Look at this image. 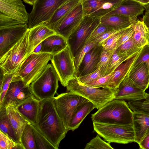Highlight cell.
Masks as SVG:
<instances>
[{"label":"cell","instance_id":"obj_1","mask_svg":"<svg viewBox=\"0 0 149 149\" xmlns=\"http://www.w3.org/2000/svg\"><path fill=\"white\" fill-rule=\"evenodd\" d=\"M35 125L55 149H58L67 132L57 112L53 98L40 101Z\"/></svg>","mask_w":149,"mask_h":149},{"label":"cell","instance_id":"obj_2","mask_svg":"<svg viewBox=\"0 0 149 149\" xmlns=\"http://www.w3.org/2000/svg\"><path fill=\"white\" fill-rule=\"evenodd\" d=\"M133 111L125 100L114 99L91 115L93 122L114 125L132 124Z\"/></svg>","mask_w":149,"mask_h":149},{"label":"cell","instance_id":"obj_3","mask_svg":"<svg viewBox=\"0 0 149 149\" xmlns=\"http://www.w3.org/2000/svg\"><path fill=\"white\" fill-rule=\"evenodd\" d=\"M52 56L51 54L45 52L31 53L14 74L12 81H21L26 86L30 85L44 71Z\"/></svg>","mask_w":149,"mask_h":149},{"label":"cell","instance_id":"obj_4","mask_svg":"<svg viewBox=\"0 0 149 149\" xmlns=\"http://www.w3.org/2000/svg\"><path fill=\"white\" fill-rule=\"evenodd\" d=\"M68 91L81 96L92 102L98 110L115 99L118 89L95 88L81 82L77 76L66 86Z\"/></svg>","mask_w":149,"mask_h":149},{"label":"cell","instance_id":"obj_5","mask_svg":"<svg viewBox=\"0 0 149 149\" xmlns=\"http://www.w3.org/2000/svg\"><path fill=\"white\" fill-rule=\"evenodd\" d=\"M29 15L21 0H0V29L28 24Z\"/></svg>","mask_w":149,"mask_h":149},{"label":"cell","instance_id":"obj_6","mask_svg":"<svg viewBox=\"0 0 149 149\" xmlns=\"http://www.w3.org/2000/svg\"><path fill=\"white\" fill-rule=\"evenodd\" d=\"M58 80L53 66L48 64L40 75L30 84L33 95L40 101L53 98L58 87Z\"/></svg>","mask_w":149,"mask_h":149},{"label":"cell","instance_id":"obj_7","mask_svg":"<svg viewBox=\"0 0 149 149\" xmlns=\"http://www.w3.org/2000/svg\"><path fill=\"white\" fill-rule=\"evenodd\" d=\"M94 131L107 142L127 144L134 142L132 124L114 125L93 122Z\"/></svg>","mask_w":149,"mask_h":149},{"label":"cell","instance_id":"obj_8","mask_svg":"<svg viewBox=\"0 0 149 149\" xmlns=\"http://www.w3.org/2000/svg\"><path fill=\"white\" fill-rule=\"evenodd\" d=\"M29 29L21 39L0 57V68L4 74H14L27 56Z\"/></svg>","mask_w":149,"mask_h":149},{"label":"cell","instance_id":"obj_9","mask_svg":"<svg viewBox=\"0 0 149 149\" xmlns=\"http://www.w3.org/2000/svg\"><path fill=\"white\" fill-rule=\"evenodd\" d=\"M100 18L88 15L84 16L81 22L67 40L73 57L86 43V40L100 23Z\"/></svg>","mask_w":149,"mask_h":149},{"label":"cell","instance_id":"obj_10","mask_svg":"<svg viewBox=\"0 0 149 149\" xmlns=\"http://www.w3.org/2000/svg\"><path fill=\"white\" fill-rule=\"evenodd\" d=\"M68 0H35L29 14V29L47 23L56 10Z\"/></svg>","mask_w":149,"mask_h":149},{"label":"cell","instance_id":"obj_11","mask_svg":"<svg viewBox=\"0 0 149 149\" xmlns=\"http://www.w3.org/2000/svg\"><path fill=\"white\" fill-rule=\"evenodd\" d=\"M51 61L61 84L66 87L68 81L76 76L73 56L69 46L52 55Z\"/></svg>","mask_w":149,"mask_h":149},{"label":"cell","instance_id":"obj_12","mask_svg":"<svg viewBox=\"0 0 149 149\" xmlns=\"http://www.w3.org/2000/svg\"><path fill=\"white\" fill-rule=\"evenodd\" d=\"M57 112L68 132L72 115L77 107L88 100L70 92L61 93L53 98Z\"/></svg>","mask_w":149,"mask_h":149},{"label":"cell","instance_id":"obj_13","mask_svg":"<svg viewBox=\"0 0 149 149\" xmlns=\"http://www.w3.org/2000/svg\"><path fill=\"white\" fill-rule=\"evenodd\" d=\"M32 96L30 85L26 86L21 81H11L0 106H16Z\"/></svg>","mask_w":149,"mask_h":149},{"label":"cell","instance_id":"obj_14","mask_svg":"<svg viewBox=\"0 0 149 149\" xmlns=\"http://www.w3.org/2000/svg\"><path fill=\"white\" fill-rule=\"evenodd\" d=\"M123 0H80L84 17L86 15L101 18L119 5Z\"/></svg>","mask_w":149,"mask_h":149},{"label":"cell","instance_id":"obj_15","mask_svg":"<svg viewBox=\"0 0 149 149\" xmlns=\"http://www.w3.org/2000/svg\"><path fill=\"white\" fill-rule=\"evenodd\" d=\"M83 17L82 6L80 1L54 30L56 33L62 36L67 40L79 25Z\"/></svg>","mask_w":149,"mask_h":149},{"label":"cell","instance_id":"obj_16","mask_svg":"<svg viewBox=\"0 0 149 149\" xmlns=\"http://www.w3.org/2000/svg\"><path fill=\"white\" fill-rule=\"evenodd\" d=\"M28 29L27 24L0 29V57L18 42Z\"/></svg>","mask_w":149,"mask_h":149},{"label":"cell","instance_id":"obj_17","mask_svg":"<svg viewBox=\"0 0 149 149\" xmlns=\"http://www.w3.org/2000/svg\"><path fill=\"white\" fill-rule=\"evenodd\" d=\"M145 93L127 75L120 84L115 99L129 101L144 99Z\"/></svg>","mask_w":149,"mask_h":149},{"label":"cell","instance_id":"obj_18","mask_svg":"<svg viewBox=\"0 0 149 149\" xmlns=\"http://www.w3.org/2000/svg\"><path fill=\"white\" fill-rule=\"evenodd\" d=\"M103 49L102 45H97L86 54L76 74L77 77L91 73L97 69V65Z\"/></svg>","mask_w":149,"mask_h":149},{"label":"cell","instance_id":"obj_19","mask_svg":"<svg viewBox=\"0 0 149 149\" xmlns=\"http://www.w3.org/2000/svg\"><path fill=\"white\" fill-rule=\"evenodd\" d=\"M144 6L135 0H123L120 4L105 16L120 15L137 20L143 13Z\"/></svg>","mask_w":149,"mask_h":149},{"label":"cell","instance_id":"obj_20","mask_svg":"<svg viewBox=\"0 0 149 149\" xmlns=\"http://www.w3.org/2000/svg\"><path fill=\"white\" fill-rule=\"evenodd\" d=\"M29 47L27 56L33 52L39 44L49 36L56 33L55 31L49 28L43 23L29 29Z\"/></svg>","mask_w":149,"mask_h":149},{"label":"cell","instance_id":"obj_21","mask_svg":"<svg viewBox=\"0 0 149 149\" xmlns=\"http://www.w3.org/2000/svg\"><path fill=\"white\" fill-rule=\"evenodd\" d=\"M40 103V101L33 96L15 107L19 113L31 124L35 125L39 109Z\"/></svg>","mask_w":149,"mask_h":149},{"label":"cell","instance_id":"obj_22","mask_svg":"<svg viewBox=\"0 0 149 149\" xmlns=\"http://www.w3.org/2000/svg\"><path fill=\"white\" fill-rule=\"evenodd\" d=\"M140 51L122 63L113 71L108 88L114 89L118 88L121 83L127 75Z\"/></svg>","mask_w":149,"mask_h":149},{"label":"cell","instance_id":"obj_23","mask_svg":"<svg viewBox=\"0 0 149 149\" xmlns=\"http://www.w3.org/2000/svg\"><path fill=\"white\" fill-rule=\"evenodd\" d=\"M127 76L143 91H145L149 87V73L145 63H141L131 68Z\"/></svg>","mask_w":149,"mask_h":149},{"label":"cell","instance_id":"obj_24","mask_svg":"<svg viewBox=\"0 0 149 149\" xmlns=\"http://www.w3.org/2000/svg\"><path fill=\"white\" fill-rule=\"evenodd\" d=\"M41 52L56 54L64 49L68 45L67 39L57 33L52 35L41 43Z\"/></svg>","mask_w":149,"mask_h":149},{"label":"cell","instance_id":"obj_25","mask_svg":"<svg viewBox=\"0 0 149 149\" xmlns=\"http://www.w3.org/2000/svg\"><path fill=\"white\" fill-rule=\"evenodd\" d=\"M132 125L134 134V142L139 145L145 137L149 128V116L134 112Z\"/></svg>","mask_w":149,"mask_h":149},{"label":"cell","instance_id":"obj_26","mask_svg":"<svg viewBox=\"0 0 149 149\" xmlns=\"http://www.w3.org/2000/svg\"><path fill=\"white\" fill-rule=\"evenodd\" d=\"M95 108L94 104L89 100L78 106L72 115L68 132L70 130L74 131L78 128L86 116Z\"/></svg>","mask_w":149,"mask_h":149},{"label":"cell","instance_id":"obj_27","mask_svg":"<svg viewBox=\"0 0 149 149\" xmlns=\"http://www.w3.org/2000/svg\"><path fill=\"white\" fill-rule=\"evenodd\" d=\"M137 20L120 15L104 16L100 18V23L111 29L117 30L128 27Z\"/></svg>","mask_w":149,"mask_h":149},{"label":"cell","instance_id":"obj_28","mask_svg":"<svg viewBox=\"0 0 149 149\" xmlns=\"http://www.w3.org/2000/svg\"><path fill=\"white\" fill-rule=\"evenodd\" d=\"M7 113L16 137L20 143V139L25 126L30 122L18 111L15 106L6 108Z\"/></svg>","mask_w":149,"mask_h":149},{"label":"cell","instance_id":"obj_29","mask_svg":"<svg viewBox=\"0 0 149 149\" xmlns=\"http://www.w3.org/2000/svg\"><path fill=\"white\" fill-rule=\"evenodd\" d=\"M80 0H68L58 8L46 25L53 30L64 17L80 2Z\"/></svg>","mask_w":149,"mask_h":149},{"label":"cell","instance_id":"obj_30","mask_svg":"<svg viewBox=\"0 0 149 149\" xmlns=\"http://www.w3.org/2000/svg\"><path fill=\"white\" fill-rule=\"evenodd\" d=\"M132 26L134 31L132 38L136 46L141 48L148 44L149 29L142 20H137Z\"/></svg>","mask_w":149,"mask_h":149},{"label":"cell","instance_id":"obj_31","mask_svg":"<svg viewBox=\"0 0 149 149\" xmlns=\"http://www.w3.org/2000/svg\"><path fill=\"white\" fill-rule=\"evenodd\" d=\"M0 130L15 142L20 143L16 137L8 117L6 108L2 106H0Z\"/></svg>","mask_w":149,"mask_h":149},{"label":"cell","instance_id":"obj_32","mask_svg":"<svg viewBox=\"0 0 149 149\" xmlns=\"http://www.w3.org/2000/svg\"><path fill=\"white\" fill-rule=\"evenodd\" d=\"M20 141L24 149H37L34 134L31 124H27L24 127Z\"/></svg>","mask_w":149,"mask_h":149},{"label":"cell","instance_id":"obj_33","mask_svg":"<svg viewBox=\"0 0 149 149\" xmlns=\"http://www.w3.org/2000/svg\"><path fill=\"white\" fill-rule=\"evenodd\" d=\"M136 53L130 52L122 54L119 53L115 50L112 56L106 75L113 72L119 65Z\"/></svg>","mask_w":149,"mask_h":149},{"label":"cell","instance_id":"obj_34","mask_svg":"<svg viewBox=\"0 0 149 149\" xmlns=\"http://www.w3.org/2000/svg\"><path fill=\"white\" fill-rule=\"evenodd\" d=\"M31 125L34 134L37 149H55L35 125Z\"/></svg>","mask_w":149,"mask_h":149},{"label":"cell","instance_id":"obj_35","mask_svg":"<svg viewBox=\"0 0 149 149\" xmlns=\"http://www.w3.org/2000/svg\"><path fill=\"white\" fill-rule=\"evenodd\" d=\"M114 52L108 51L103 48L97 66V69H100L103 76L106 75L112 56Z\"/></svg>","mask_w":149,"mask_h":149},{"label":"cell","instance_id":"obj_36","mask_svg":"<svg viewBox=\"0 0 149 149\" xmlns=\"http://www.w3.org/2000/svg\"><path fill=\"white\" fill-rule=\"evenodd\" d=\"M128 104L133 111L139 112L149 116V101L144 99L129 101Z\"/></svg>","mask_w":149,"mask_h":149},{"label":"cell","instance_id":"obj_37","mask_svg":"<svg viewBox=\"0 0 149 149\" xmlns=\"http://www.w3.org/2000/svg\"><path fill=\"white\" fill-rule=\"evenodd\" d=\"M97 45V44L93 41L86 42L77 54L73 57L76 74L85 55L91 49Z\"/></svg>","mask_w":149,"mask_h":149},{"label":"cell","instance_id":"obj_38","mask_svg":"<svg viewBox=\"0 0 149 149\" xmlns=\"http://www.w3.org/2000/svg\"><path fill=\"white\" fill-rule=\"evenodd\" d=\"M85 149H113L110 143L106 142L101 139L99 134L86 143Z\"/></svg>","mask_w":149,"mask_h":149},{"label":"cell","instance_id":"obj_39","mask_svg":"<svg viewBox=\"0 0 149 149\" xmlns=\"http://www.w3.org/2000/svg\"><path fill=\"white\" fill-rule=\"evenodd\" d=\"M141 48L137 47L131 38L116 49V51L120 54L137 52Z\"/></svg>","mask_w":149,"mask_h":149},{"label":"cell","instance_id":"obj_40","mask_svg":"<svg viewBox=\"0 0 149 149\" xmlns=\"http://www.w3.org/2000/svg\"><path fill=\"white\" fill-rule=\"evenodd\" d=\"M127 28L105 40L101 45L103 48L108 51L114 52L116 49L117 43L119 39L124 31Z\"/></svg>","mask_w":149,"mask_h":149},{"label":"cell","instance_id":"obj_41","mask_svg":"<svg viewBox=\"0 0 149 149\" xmlns=\"http://www.w3.org/2000/svg\"><path fill=\"white\" fill-rule=\"evenodd\" d=\"M143 63L147 64L149 73V45L148 44L141 48L131 68Z\"/></svg>","mask_w":149,"mask_h":149},{"label":"cell","instance_id":"obj_42","mask_svg":"<svg viewBox=\"0 0 149 149\" xmlns=\"http://www.w3.org/2000/svg\"><path fill=\"white\" fill-rule=\"evenodd\" d=\"M19 143L0 130V149H16Z\"/></svg>","mask_w":149,"mask_h":149},{"label":"cell","instance_id":"obj_43","mask_svg":"<svg viewBox=\"0 0 149 149\" xmlns=\"http://www.w3.org/2000/svg\"><path fill=\"white\" fill-rule=\"evenodd\" d=\"M113 73V72L86 84L95 88H108V85L112 78Z\"/></svg>","mask_w":149,"mask_h":149},{"label":"cell","instance_id":"obj_44","mask_svg":"<svg viewBox=\"0 0 149 149\" xmlns=\"http://www.w3.org/2000/svg\"><path fill=\"white\" fill-rule=\"evenodd\" d=\"M14 74H4L3 82L0 84V105L3 101L10 83L12 81Z\"/></svg>","mask_w":149,"mask_h":149},{"label":"cell","instance_id":"obj_45","mask_svg":"<svg viewBox=\"0 0 149 149\" xmlns=\"http://www.w3.org/2000/svg\"><path fill=\"white\" fill-rule=\"evenodd\" d=\"M110 30H111L107 26L100 23L87 39L86 43L91 41L95 38Z\"/></svg>","mask_w":149,"mask_h":149},{"label":"cell","instance_id":"obj_46","mask_svg":"<svg viewBox=\"0 0 149 149\" xmlns=\"http://www.w3.org/2000/svg\"><path fill=\"white\" fill-rule=\"evenodd\" d=\"M103 76L98 68L93 72L86 75L78 77L82 83L87 84Z\"/></svg>","mask_w":149,"mask_h":149},{"label":"cell","instance_id":"obj_47","mask_svg":"<svg viewBox=\"0 0 149 149\" xmlns=\"http://www.w3.org/2000/svg\"><path fill=\"white\" fill-rule=\"evenodd\" d=\"M125 28H126L117 30H111L95 38L92 41L94 42L97 45H101L107 39L120 32Z\"/></svg>","mask_w":149,"mask_h":149},{"label":"cell","instance_id":"obj_48","mask_svg":"<svg viewBox=\"0 0 149 149\" xmlns=\"http://www.w3.org/2000/svg\"><path fill=\"white\" fill-rule=\"evenodd\" d=\"M133 31L134 29L132 24L127 28L121 35L118 42L116 49L122 44L132 38Z\"/></svg>","mask_w":149,"mask_h":149},{"label":"cell","instance_id":"obj_49","mask_svg":"<svg viewBox=\"0 0 149 149\" xmlns=\"http://www.w3.org/2000/svg\"><path fill=\"white\" fill-rule=\"evenodd\" d=\"M145 10V15L143 16L142 21L149 29V3L144 6Z\"/></svg>","mask_w":149,"mask_h":149},{"label":"cell","instance_id":"obj_50","mask_svg":"<svg viewBox=\"0 0 149 149\" xmlns=\"http://www.w3.org/2000/svg\"><path fill=\"white\" fill-rule=\"evenodd\" d=\"M139 145L140 149H149V134L145 137Z\"/></svg>","mask_w":149,"mask_h":149},{"label":"cell","instance_id":"obj_51","mask_svg":"<svg viewBox=\"0 0 149 149\" xmlns=\"http://www.w3.org/2000/svg\"><path fill=\"white\" fill-rule=\"evenodd\" d=\"M41 43L37 46L33 50L32 52L39 53L41 52Z\"/></svg>","mask_w":149,"mask_h":149},{"label":"cell","instance_id":"obj_52","mask_svg":"<svg viewBox=\"0 0 149 149\" xmlns=\"http://www.w3.org/2000/svg\"><path fill=\"white\" fill-rule=\"evenodd\" d=\"M145 6L149 3V0H135Z\"/></svg>","mask_w":149,"mask_h":149},{"label":"cell","instance_id":"obj_53","mask_svg":"<svg viewBox=\"0 0 149 149\" xmlns=\"http://www.w3.org/2000/svg\"><path fill=\"white\" fill-rule=\"evenodd\" d=\"M26 3L33 5L35 0H23Z\"/></svg>","mask_w":149,"mask_h":149},{"label":"cell","instance_id":"obj_54","mask_svg":"<svg viewBox=\"0 0 149 149\" xmlns=\"http://www.w3.org/2000/svg\"><path fill=\"white\" fill-rule=\"evenodd\" d=\"M145 99L149 101V93H145Z\"/></svg>","mask_w":149,"mask_h":149},{"label":"cell","instance_id":"obj_55","mask_svg":"<svg viewBox=\"0 0 149 149\" xmlns=\"http://www.w3.org/2000/svg\"><path fill=\"white\" fill-rule=\"evenodd\" d=\"M149 134V128L147 132L146 136H147Z\"/></svg>","mask_w":149,"mask_h":149},{"label":"cell","instance_id":"obj_56","mask_svg":"<svg viewBox=\"0 0 149 149\" xmlns=\"http://www.w3.org/2000/svg\"><path fill=\"white\" fill-rule=\"evenodd\" d=\"M147 40L148 42V44L149 45V36L147 37Z\"/></svg>","mask_w":149,"mask_h":149}]
</instances>
